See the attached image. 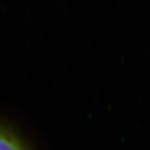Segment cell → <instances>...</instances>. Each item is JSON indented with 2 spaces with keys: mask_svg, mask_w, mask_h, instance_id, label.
I'll return each instance as SVG.
<instances>
[{
  "mask_svg": "<svg viewBox=\"0 0 150 150\" xmlns=\"http://www.w3.org/2000/svg\"><path fill=\"white\" fill-rule=\"evenodd\" d=\"M0 150H25V148L12 132L0 127Z\"/></svg>",
  "mask_w": 150,
  "mask_h": 150,
  "instance_id": "6da1fadb",
  "label": "cell"
}]
</instances>
